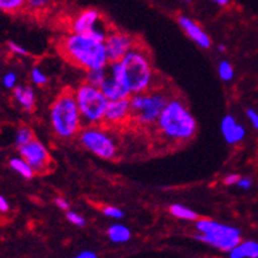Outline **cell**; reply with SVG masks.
Masks as SVG:
<instances>
[{"mask_svg": "<svg viewBox=\"0 0 258 258\" xmlns=\"http://www.w3.org/2000/svg\"><path fill=\"white\" fill-rule=\"evenodd\" d=\"M2 83H3L4 88L7 89H15L17 85V74L13 71H8L4 74L3 79H2Z\"/></svg>", "mask_w": 258, "mask_h": 258, "instance_id": "obj_26", "label": "cell"}, {"mask_svg": "<svg viewBox=\"0 0 258 258\" xmlns=\"http://www.w3.org/2000/svg\"><path fill=\"white\" fill-rule=\"evenodd\" d=\"M33 139H34V134H33V131L29 127L23 126V127L17 128L16 135H15V144H16L17 148L23 147Z\"/></svg>", "mask_w": 258, "mask_h": 258, "instance_id": "obj_23", "label": "cell"}, {"mask_svg": "<svg viewBox=\"0 0 258 258\" xmlns=\"http://www.w3.org/2000/svg\"><path fill=\"white\" fill-rule=\"evenodd\" d=\"M220 131L224 141L231 146L241 143L246 137V130L240 122H237L232 114H227L222 118L220 122Z\"/></svg>", "mask_w": 258, "mask_h": 258, "instance_id": "obj_13", "label": "cell"}, {"mask_svg": "<svg viewBox=\"0 0 258 258\" xmlns=\"http://www.w3.org/2000/svg\"><path fill=\"white\" fill-rule=\"evenodd\" d=\"M50 124L54 134L63 141H69L80 133L83 119L74 91L62 92L50 106Z\"/></svg>", "mask_w": 258, "mask_h": 258, "instance_id": "obj_3", "label": "cell"}, {"mask_svg": "<svg viewBox=\"0 0 258 258\" xmlns=\"http://www.w3.org/2000/svg\"><path fill=\"white\" fill-rule=\"evenodd\" d=\"M196 239L222 252H229L241 241V231L237 227L211 219L196 220Z\"/></svg>", "mask_w": 258, "mask_h": 258, "instance_id": "obj_6", "label": "cell"}, {"mask_svg": "<svg viewBox=\"0 0 258 258\" xmlns=\"http://www.w3.org/2000/svg\"><path fill=\"white\" fill-rule=\"evenodd\" d=\"M106 76H108V69L89 70V71H87V78H85V82L100 88L102 83L105 82Z\"/></svg>", "mask_w": 258, "mask_h": 258, "instance_id": "obj_21", "label": "cell"}, {"mask_svg": "<svg viewBox=\"0 0 258 258\" xmlns=\"http://www.w3.org/2000/svg\"><path fill=\"white\" fill-rule=\"evenodd\" d=\"M100 24H101V13L97 10L88 8V10L82 11L75 19L72 20L71 29L74 33L85 34V33L91 32L92 29H95Z\"/></svg>", "mask_w": 258, "mask_h": 258, "instance_id": "obj_14", "label": "cell"}, {"mask_svg": "<svg viewBox=\"0 0 258 258\" xmlns=\"http://www.w3.org/2000/svg\"><path fill=\"white\" fill-rule=\"evenodd\" d=\"M108 237L114 244H124L130 241L131 231L123 224H111L108 228Z\"/></svg>", "mask_w": 258, "mask_h": 258, "instance_id": "obj_18", "label": "cell"}, {"mask_svg": "<svg viewBox=\"0 0 258 258\" xmlns=\"http://www.w3.org/2000/svg\"><path fill=\"white\" fill-rule=\"evenodd\" d=\"M26 4V0H0V11L3 12H17Z\"/></svg>", "mask_w": 258, "mask_h": 258, "instance_id": "obj_24", "label": "cell"}, {"mask_svg": "<svg viewBox=\"0 0 258 258\" xmlns=\"http://www.w3.org/2000/svg\"><path fill=\"white\" fill-rule=\"evenodd\" d=\"M169 92L161 88H152L143 93H134L130 97L131 121L143 128L156 126L157 119L169 102Z\"/></svg>", "mask_w": 258, "mask_h": 258, "instance_id": "obj_4", "label": "cell"}, {"mask_svg": "<svg viewBox=\"0 0 258 258\" xmlns=\"http://www.w3.org/2000/svg\"><path fill=\"white\" fill-rule=\"evenodd\" d=\"M19 152L20 156L29 163L36 173H45L49 170L50 164H51L49 151L41 142L37 141L36 138L23 147H20Z\"/></svg>", "mask_w": 258, "mask_h": 258, "instance_id": "obj_10", "label": "cell"}, {"mask_svg": "<svg viewBox=\"0 0 258 258\" xmlns=\"http://www.w3.org/2000/svg\"><path fill=\"white\" fill-rule=\"evenodd\" d=\"M245 115L248 118L249 123L252 124V127L258 131V111L253 108H248L245 111Z\"/></svg>", "mask_w": 258, "mask_h": 258, "instance_id": "obj_30", "label": "cell"}, {"mask_svg": "<svg viewBox=\"0 0 258 258\" xmlns=\"http://www.w3.org/2000/svg\"><path fill=\"white\" fill-rule=\"evenodd\" d=\"M30 80H32V83L34 85L43 87V85L47 84L49 78H47V75L39 67H33L32 71H30Z\"/></svg>", "mask_w": 258, "mask_h": 258, "instance_id": "obj_25", "label": "cell"}, {"mask_svg": "<svg viewBox=\"0 0 258 258\" xmlns=\"http://www.w3.org/2000/svg\"><path fill=\"white\" fill-rule=\"evenodd\" d=\"M131 121L130 98H122L109 101L108 108L105 110L102 124L106 127H118Z\"/></svg>", "mask_w": 258, "mask_h": 258, "instance_id": "obj_11", "label": "cell"}, {"mask_svg": "<svg viewBox=\"0 0 258 258\" xmlns=\"http://www.w3.org/2000/svg\"><path fill=\"white\" fill-rule=\"evenodd\" d=\"M211 2H214L216 6H219V7H227L229 3H231V0H211Z\"/></svg>", "mask_w": 258, "mask_h": 258, "instance_id": "obj_37", "label": "cell"}, {"mask_svg": "<svg viewBox=\"0 0 258 258\" xmlns=\"http://www.w3.org/2000/svg\"><path fill=\"white\" fill-rule=\"evenodd\" d=\"M8 49H10V51L12 52V54L19 56H26L29 54L25 47H23V46L19 45V43L13 42V41H10V42H8Z\"/></svg>", "mask_w": 258, "mask_h": 258, "instance_id": "obj_29", "label": "cell"}, {"mask_svg": "<svg viewBox=\"0 0 258 258\" xmlns=\"http://www.w3.org/2000/svg\"><path fill=\"white\" fill-rule=\"evenodd\" d=\"M79 143L102 160H114L118 156L119 144L117 138L104 124L84 126L78 134Z\"/></svg>", "mask_w": 258, "mask_h": 258, "instance_id": "obj_7", "label": "cell"}, {"mask_svg": "<svg viewBox=\"0 0 258 258\" xmlns=\"http://www.w3.org/2000/svg\"><path fill=\"white\" fill-rule=\"evenodd\" d=\"M180 2H182V3H190L191 0H180Z\"/></svg>", "mask_w": 258, "mask_h": 258, "instance_id": "obj_39", "label": "cell"}, {"mask_svg": "<svg viewBox=\"0 0 258 258\" xmlns=\"http://www.w3.org/2000/svg\"><path fill=\"white\" fill-rule=\"evenodd\" d=\"M177 23H178L181 29L186 33V36L191 41H194L200 47H202V49H210L211 47L213 41H211L210 36L193 19H190V17L185 16V15H180V16L177 17Z\"/></svg>", "mask_w": 258, "mask_h": 258, "instance_id": "obj_12", "label": "cell"}, {"mask_svg": "<svg viewBox=\"0 0 258 258\" xmlns=\"http://www.w3.org/2000/svg\"><path fill=\"white\" fill-rule=\"evenodd\" d=\"M236 186L239 187V189L245 190V191H248V190L252 189L253 180H252V178H250V177H240V180L237 181V183H236Z\"/></svg>", "mask_w": 258, "mask_h": 258, "instance_id": "obj_32", "label": "cell"}, {"mask_svg": "<svg viewBox=\"0 0 258 258\" xmlns=\"http://www.w3.org/2000/svg\"><path fill=\"white\" fill-rule=\"evenodd\" d=\"M59 50L66 60L85 71L106 69L109 64L105 43L95 41L88 34L72 32L62 37Z\"/></svg>", "mask_w": 258, "mask_h": 258, "instance_id": "obj_2", "label": "cell"}, {"mask_svg": "<svg viewBox=\"0 0 258 258\" xmlns=\"http://www.w3.org/2000/svg\"><path fill=\"white\" fill-rule=\"evenodd\" d=\"M100 89L102 91L109 101H114V100H122V98H130L133 92H131L130 85L126 83H122L117 79L111 78L108 74L105 82L102 83Z\"/></svg>", "mask_w": 258, "mask_h": 258, "instance_id": "obj_15", "label": "cell"}, {"mask_svg": "<svg viewBox=\"0 0 258 258\" xmlns=\"http://www.w3.org/2000/svg\"><path fill=\"white\" fill-rule=\"evenodd\" d=\"M239 180H240L239 174L231 173V174H227V176L224 177L223 182H224V185H227V186H233V185H236V183H237V181Z\"/></svg>", "mask_w": 258, "mask_h": 258, "instance_id": "obj_33", "label": "cell"}, {"mask_svg": "<svg viewBox=\"0 0 258 258\" xmlns=\"http://www.w3.org/2000/svg\"><path fill=\"white\" fill-rule=\"evenodd\" d=\"M84 126L102 124L109 100L98 87L83 83L74 91Z\"/></svg>", "mask_w": 258, "mask_h": 258, "instance_id": "obj_8", "label": "cell"}, {"mask_svg": "<svg viewBox=\"0 0 258 258\" xmlns=\"http://www.w3.org/2000/svg\"><path fill=\"white\" fill-rule=\"evenodd\" d=\"M218 50H219L220 52H223V51H226V47H224L223 45H220V46H218Z\"/></svg>", "mask_w": 258, "mask_h": 258, "instance_id": "obj_38", "label": "cell"}, {"mask_svg": "<svg viewBox=\"0 0 258 258\" xmlns=\"http://www.w3.org/2000/svg\"><path fill=\"white\" fill-rule=\"evenodd\" d=\"M104 43L109 63L121 62L126 56V54L139 43V39L128 33L119 32V30H109L108 37Z\"/></svg>", "mask_w": 258, "mask_h": 258, "instance_id": "obj_9", "label": "cell"}, {"mask_svg": "<svg viewBox=\"0 0 258 258\" xmlns=\"http://www.w3.org/2000/svg\"><path fill=\"white\" fill-rule=\"evenodd\" d=\"M54 202H55L56 207H58L59 210H62V211H69L70 210L69 201L64 200V198H60V197H58V198H55V200H54Z\"/></svg>", "mask_w": 258, "mask_h": 258, "instance_id": "obj_34", "label": "cell"}, {"mask_svg": "<svg viewBox=\"0 0 258 258\" xmlns=\"http://www.w3.org/2000/svg\"><path fill=\"white\" fill-rule=\"evenodd\" d=\"M10 167L13 172H16L17 174H20V176L23 177V178H25V180L33 178V176L36 173V172L33 170V168L29 165V163L21 156L12 157L10 160Z\"/></svg>", "mask_w": 258, "mask_h": 258, "instance_id": "obj_19", "label": "cell"}, {"mask_svg": "<svg viewBox=\"0 0 258 258\" xmlns=\"http://www.w3.org/2000/svg\"><path fill=\"white\" fill-rule=\"evenodd\" d=\"M126 69L128 84L131 92L134 93H143L150 89L155 88V72L151 62V55L148 50L141 42L134 49L126 54L121 60Z\"/></svg>", "mask_w": 258, "mask_h": 258, "instance_id": "obj_5", "label": "cell"}, {"mask_svg": "<svg viewBox=\"0 0 258 258\" xmlns=\"http://www.w3.org/2000/svg\"><path fill=\"white\" fill-rule=\"evenodd\" d=\"M229 258H258V241L245 240L240 241L228 252Z\"/></svg>", "mask_w": 258, "mask_h": 258, "instance_id": "obj_17", "label": "cell"}, {"mask_svg": "<svg viewBox=\"0 0 258 258\" xmlns=\"http://www.w3.org/2000/svg\"><path fill=\"white\" fill-rule=\"evenodd\" d=\"M66 218H67V220H69L71 224H74V226L76 227H84L85 226V218L84 216H82L80 214L75 213V211H71V210H69V211H66Z\"/></svg>", "mask_w": 258, "mask_h": 258, "instance_id": "obj_27", "label": "cell"}, {"mask_svg": "<svg viewBox=\"0 0 258 258\" xmlns=\"http://www.w3.org/2000/svg\"><path fill=\"white\" fill-rule=\"evenodd\" d=\"M10 211V202L7 201V198L4 196L0 194V213H8Z\"/></svg>", "mask_w": 258, "mask_h": 258, "instance_id": "obj_35", "label": "cell"}, {"mask_svg": "<svg viewBox=\"0 0 258 258\" xmlns=\"http://www.w3.org/2000/svg\"><path fill=\"white\" fill-rule=\"evenodd\" d=\"M196 118L181 97H170L169 102L157 119V134L169 143H186L197 134Z\"/></svg>", "mask_w": 258, "mask_h": 258, "instance_id": "obj_1", "label": "cell"}, {"mask_svg": "<svg viewBox=\"0 0 258 258\" xmlns=\"http://www.w3.org/2000/svg\"><path fill=\"white\" fill-rule=\"evenodd\" d=\"M13 97L25 111H32L36 106V93L29 85H16L13 89Z\"/></svg>", "mask_w": 258, "mask_h": 258, "instance_id": "obj_16", "label": "cell"}, {"mask_svg": "<svg viewBox=\"0 0 258 258\" xmlns=\"http://www.w3.org/2000/svg\"><path fill=\"white\" fill-rule=\"evenodd\" d=\"M74 258H97V254L95 252H92V250H83Z\"/></svg>", "mask_w": 258, "mask_h": 258, "instance_id": "obj_36", "label": "cell"}, {"mask_svg": "<svg viewBox=\"0 0 258 258\" xmlns=\"http://www.w3.org/2000/svg\"><path fill=\"white\" fill-rule=\"evenodd\" d=\"M102 213H104L105 216L111 218V219H122L124 216L123 211L115 206H105L104 209H102Z\"/></svg>", "mask_w": 258, "mask_h": 258, "instance_id": "obj_28", "label": "cell"}, {"mask_svg": "<svg viewBox=\"0 0 258 258\" xmlns=\"http://www.w3.org/2000/svg\"><path fill=\"white\" fill-rule=\"evenodd\" d=\"M51 0H26V6L32 10H42L50 4Z\"/></svg>", "mask_w": 258, "mask_h": 258, "instance_id": "obj_31", "label": "cell"}, {"mask_svg": "<svg viewBox=\"0 0 258 258\" xmlns=\"http://www.w3.org/2000/svg\"><path fill=\"white\" fill-rule=\"evenodd\" d=\"M169 213L181 220H187V222H196L198 220V214L194 210L189 209V207L180 205V203H174L169 207Z\"/></svg>", "mask_w": 258, "mask_h": 258, "instance_id": "obj_20", "label": "cell"}, {"mask_svg": "<svg viewBox=\"0 0 258 258\" xmlns=\"http://www.w3.org/2000/svg\"><path fill=\"white\" fill-rule=\"evenodd\" d=\"M218 74H219L220 80L224 83L232 82L233 78H235V70H233V66L231 64V62L226 60V59L220 60L219 66H218Z\"/></svg>", "mask_w": 258, "mask_h": 258, "instance_id": "obj_22", "label": "cell"}]
</instances>
